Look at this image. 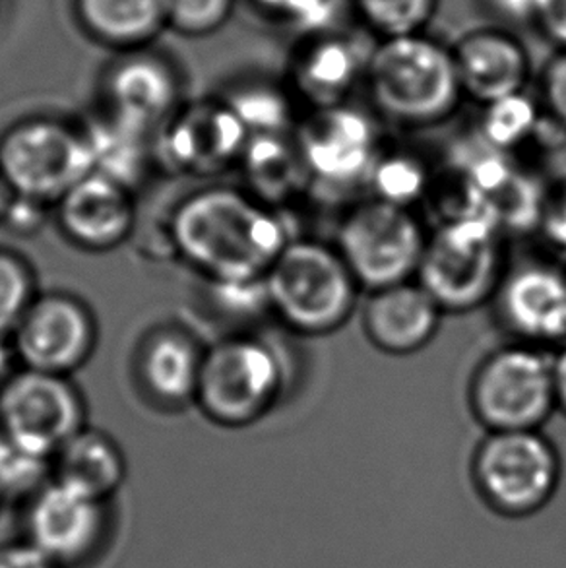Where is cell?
Returning <instances> with one entry per match:
<instances>
[{
	"instance_id": "cell-1",
	"label": "cell",
	"mask_w": 566,
	"mask_h": 568,
	"mask_svg": "<svg viewBox=\"0 0 566 568\" xmlns=\"http://www.w3.org/2000/svg\"><path fill=\"white\" fill-rule=\"evenodd\" d=\"M169 239L212 285L261 282L291 241L280 210L235 186H208L181 200Z\"/></svg>"
},
{
	"instance_id": "cell-2",
	"label": "cell",
	"mask_w": 566,
	"mask_h": 568,
	"mask_svg": "<svg viewBox=\"0 0 566 568\" xmlns=\"http://www.w3.org/2000/svg\"><path fill=\"white\" fill-rule=\"evenodd\" d=\"M365 80L376 111L404 129L443 124L464 100L451 47L425 33L381 39Z\"/></svg>"
},
{
	"instance_id": "cell-3",
	"label": "cell",
	"mask_w": 566,
	"mask_h": 568,
	"mask_svg": "<svg viewBox=\"0 0 566 568\" xmlns=\"http://www.w3.org/2000/svg\"><path fill=\"white\" fill-rule=\"evenodd\" d=\"M269 308L301 336H329L352 318L361 287L336 246L291 239L264 276Z\"/></svg>"
},
{
	"instance_id": "cell-4",
	"label": "cell",
	"mask_w": 566,
	"mask_h": 568,
	"mask_svg": "<svg viewBox=\"0 0 566 568\" xmlns=\"http://www.w3.org/2000/svg\"><path fill=\"white\" fill-rule=\"evenodd\" d=\"M505 274L503 231L485 215L458 214L427 235L415 282L444 315H466L497 295Z\"/></svg>"
},
{
	"instance_id": "cell-5",
	"label": "cell",
	"mask_w": 566,
	"mask_h": 568,
	"mask_svg": "<svg viewBox=\"0 0 566 568\" xmlns=\"http://www.w3.org/2000/svg\"><path fill=\"white\" fill-rule=\"evenodd\" d=\"M469 481L493 515L528 520L557 497L563 458L542 430L487 433L472 454Z\"/></svg>"
},
{
	"instance_id": "cell-6",
	"label": "cell",
	"mask_w": 566,
	"mask_h": 568,
	"mask_svg": "<svg viewBox=\"0 0 566 568\" xmlns=\"http://www.w3.org/2000/svg\"><path fill=\"white\" fill-rule=\"evenodd\" d=\"M285 365L276 347L254 334H237L204 349L194 406L208 422L243 429L276 407Z\"/></svg>"
},
{
	"instance_id": "cell-7",
	"label": "cell",
	"mask_w": 566,
	"mask_h": 568,
	"mask_svg": "<svg viewBox=\"0 0 566 568\" xmlns=\"http://www.w3.org/2000/svg\"><path fill=\"white\" fill-rule=\"evenodd\" d=\"M467 404L487 433L542 430L557 412L552 355L520 342L491 352L469 378Z\"/></svg>"
},
{
	"instance_id": "cell-8",
	"label": "cell",
	"mask_w": 566,
	"mask_h": 568,
	"mask_svg": "<svg viewBox=\"0 0 566 568\" xmlns=\"http://www.w3.org/2000/svg\"><path fill=\"white\" fill-rule=\"evenodd\" d=\"M93 173L84 131L57 119H28L0 136V178L18 199L54 204Z\"/></svg>"
},
{
	"instance_id": "cell-9",
	"label": "cell",
	"mask_w": 566,
	"mask_h": 568,
	"mask_svg": "<svg viewBox=\"0 0 566 568\" xmlns=\"http://www.w3.org/2000/svg\"><path fill=\"white\" fill-rule=\"evenodd\" d=\"M427 233L414 210L371 196L350 207L337 225L336 248L361 292L412 282Z\"/></svg>"
},
{
	"instance_id": "cell-10",
	"label": "cell",
	"mask_w": 566,
	"mask_h": 568,
	"mask_svg": "<svg viewBox=\"0 0 566 568\" xmlns=\"http://www.w3.org/2000/svg\"><path fill=\"white\" fill-rule=\"evenodd\" d=\"M22 536L61 568H92L115 546V500H101L49 481L22 507Z\"/></svg>"
},
{
	"instance_id": "cell-11",
	"label": "cell",
	"mask_w": 566,
	"mask_h": 568,
	"mask_svg": "<svg viewBox=\"0 0 566 568\" xmlns=\"http://www.w3.org/2000/svg\"><path fill=\"white\" fill-rule=\"evenodd\" d=\"M88 427L85 404L70 377L12 373L0 384V435L43 460Z\"/></svg>"
},
{
	"instance_id": "cell-12",
	"label": "cell",
	"mask_w": 566,
	"mask_h": 568,
	"mask_svg": "<svg viewBox=\"0 0 566 568\" xmlns=\"http://www.w3.org/2000/svg\"><path fill=\"white\" fill-rule=\"evenodd\" d=\"M8 342L22 369L70 377L95 352L98 323L88 305L74 295L41 293L31 301Z\"/></svg>"
},
{
	"instance_id": "cell-13",
	"label": "cell",
	"mask_w": 566,
	"mask_h": 568,
	"mask_svg": "<svg viewBox=\"0 0 566 568\" xmlns=\"http://www.w3.org/2000/svg\"><path fill=\"white\" fill-rule=\"evenodd\" d=\"M299 150L311 186L332 192L367 185L381 154L375 124L367 113L350 105L316 109L297 132Z\"/></svg>"
},
{
	"instance_id": "cell-14",
	"label": "cell",
	"mask_w": 566,
	"mask_h": 568,
	"mask_svg": "<svg viewBox=\"0 0 566 568\" xmlns=\"http://www.w3.org/2000/svg\"><path fill=\"white\" fill-rule=\"evenodd\" d=\"M237 115L223 100L194 103L176 111L153 139L155 160L186 178H214L237 168L246 142Z\"/></svg>"
},
{
	"instance_id": "cell-15",
	"label": "cell",
	"mask_w": 566,
	"mask_h": 568,
	"mask_svg": "<svg viewBox=\"0 0 566 568\" xmlns=\"http://www.w3.org/2000/svg\"><path fill=\"white\" fill-rule=\"evenodd\" d=\"M181 109L175 70L144 49L124 54L103 80V115L132 131L155 136Z\"/></svg>"
},
{
	"instance_id": "cell-16",
	"label": "cell",
	"mask_w": 566,
	"mask_h": 568,
	"mask_svg": "<svg viewBox=\"0 0 566 568\" xmlns=\"http://www.w3.org/2000/svg\"><path fill=\"white\" fill-rule=\"evenodd\" d=\"M501 323L526 346L545 349L566 344V274L545 262L506 270L498 285Z\"/></svg>"
},
{
	"instance_id": "cell-17",
	"label": "cell",
	"mask_w": 566,
	"mask_h": 568,
	"mask_svg": "<svg viewBox=\"0 0 566 568\" xmlns=\"http://www.w3.org/2000/svg\"><path fill=\"white\" fill-rule=\"evenodd\" d=\"M54 212L62 235L92 253L123 245L137 223L134 191L100 173H90L72 186L54 204Z\"/></svg>"
},
{
	"instance_id": "cell-18",
	"label": "cell",
	"mask_w": 566,
	"mask_h": 568,
	"mask_svg": "<svg viewBox=\"0 0 566 568\" xmlns=\"http://www.w3.org/2000/svg\"><path fill=\"white\" fill-rule=\"evenodd\" d=\"M443 311L415 280L368 292L361 308V328L381 354H420L435 339Z\"/></svg>"
},
{
	"instance_id": "cell-19",
	"label": "cell",
	"mask_w": 566,
	"mask_h": 568,
	"mask_svg": "<svg viewBox=\"0 0 566 568\" xmlns=\"http://www.w3.org/2000/svg\"><path fill=\"white\" fill-rule=\"evenodd\" d=\"M451 49L462 95L479 105L524 92L528 84V53L506 31H469Z\"/></svg>"
},
{
	"instance_id": "cell-20",
	"label": "cell",
	"mask_w": 566,
	"mask_h": 568,
	"mask_svg": "<svg viewBox=\"0 0 566 568\" xmlns=\"http://www.w3.org/2000/svg\"><path fill=\"white\" fill-rule=\"evenodd\" d=\"M368 53L350 38L313 36L291 67V88L316 109L344 105L361 78H365Z\"/></svg>"
},
{
	"instance_id": "cell-21",
	"label": "cell",
	"mask_w": 566,
	"mask_h": 568,
	"mask_svg": "<svg viewBox=\"0 0 566 568\" xmlns=\"http://www.w3.org/2000/svg\"><path fill=\"white\" fill-rule=\"evenodd\" d=\"M123 448L108 433L84 427L51 460V479L101 500H117L127 484Z\"/></svg>"
},
{
	"instance_id": "cell-22",
	"label": "cell",
	"mask_w": 566,
	"mask_h": 568,
	"mask_svg": "<svg viewBox=\"0 0 566 568\" xmlns=\"http://www.w3.org/2000/svg\"><path fill=\"white\" fill-rule=\"evenodd\" d=\"M204 352L181 331H160L140 352L139 373L145 392L168 407L194 404Z\"/></svg>"
},
{
	"instance_id": "cell-23",
	"label": "cell",
	"mask_w": 566,
	"mask_h": 568,
	"mask_svg": "<svg viewBox=\"0 0 566 568\" xmlns=\"http://www.w3.org/2000/svg\"><path fill=\"white\" fill-rule=\"evenodd\" d=\"M237 168L245 175V191L276 210L311 186L295 134L251 136Z\"/></svg>"
},
{
	"instance_id": "cell-24",
	"label": "cell",
	"mask_w": 566,
	"mask_h": 568,
	"mask_svg": "<svg viewBox=\"0 0 566 568\" xmlns=\"http://www.w3.org/2000/svg\"><path fill=\"white\" fill-rule=\"evenodd\" d=\"M78 22L103 45L140 51L168 28L165 0H74Z\"/></svg>"
},
{
	"instance_id": "cell-25",
	"label": "cell",
	"mask_w": 566,
	"mask_h": 568,
	"mask_svg": "<svg viewBox=\"0 0 566 568\" xmlns=\"http://www.w3.org/2000/svg\"><path fill=\"white\" fill-rule=\"evenodd\" d=\"M92 154L93 173L113 179L129 189H137L155 162L152 136L101 115L82 129Z\"/></svg>"
},
{
	"instance_id": "cell-26",
	"label": "cell",
	"mask_w": 566,
	"mask_h": 568,
	"mask_svg": "<svg viewBox=\"0 0 566 568\" xmlns=\"http://www.w3.org/2000/svg\"><path fill=\"white\" fill-rule=\"evenodd\" d=\"M482 132L479 139L498 152L511 154L526 144L544 124V113L537 100L520 92L483 105Z\"/></svg>"
},
{
	"instance_id": "cell-27",
	"label": "cell",
	"mask_w": 566,
	"mask_h": 568,
	"mask_svg": "<svg viewBox=\"0 0 566 568\" xmlns=\"http://www.w3.org/2000/svg\"><path fill=\"white\" fill-rule=\"evenodd\" d=\"M367 186L373 199L412 210L431 191V173L414 154L381 152L368 173Z\"/></svg>"
},
{
	"instance_id": "cell-28",
	"label": "cell",
	"mask_w": 566,
	"mask_h": 568,
	"mask_svg": "<svg viewBox=\"0 0 566 568\" xmlns=\"http://www.w3.org/2000/svg\"><path fill=\"white\" fill-rule=\"evenodd\" d=\"M225 103L237 115L251 136L291 134L293 105L291 95L276 85H241L225 98Z\"/></svg>"
},
{
	"instance_id": "cell-29",
	"label": "cell",
	"mask_w": 566,
	"mask_h": 568,
	"mask_svg": "<svg viewBox=\"0 0 566 568\" xmlns=\"http://www.w3.org/2000/svg\"><path fill=\"white\" fill-rule=\"evenodd\" d=\"M368 30L381 39L423 33L438 0H353Z\"/></svg>"
},
{
	"instance_id": "cell-30",
	"label": "cell",
	"mask_w": 566,
	"mask_h": 568,
	"mask_svg": "<svg viewBox=\"0 0 566 568\" xmlns=\"http://www.w3.org/2000/svg\"><path fill=\"white\" fill-rule=\"evenodd\" d=\"M51 481V462L26 453L0 435V507H22L43 485Z\"/></svg>"
},
{
	"instance_id": "cell-31",
	"label": "cell",
	"mask_w": 566,
	"mask_h": 568,
	"mask_svg": "<svg viewBox=\"0 0 566 568\" xmlns=\"http://www.w3.org/2000/svg\"><path fill=\"white\" fill-rule=\"evenodd\" d=\"M36 297L38 290L30 264L0 248V339L10 338Z\"/></svg>"
},
{
	"instance_id": "cell-32",
	"label": "cell",
	"mask_w": 566,
	"mask_h": 568,
	"mask_svg": "<svg viewBox=\"0 0 566 568\" xmlns=\"http://www.w3.org/2000/svg\"><path fill=\"white\" fill-rule=\"evenodd\" d=\"M235 0H165L168 28L191 38L220 30L230 20Z\"/></svg>"
},
{
	"instance_id": "cell-33",
	"label": "cell",
	"mask_w": 566,
	"mask_h": 568,
	"mask_svg": "<svg viewBox=\"0 0 566 568\" xmlns=\"http://www.w3.org/2000/svg\"><path fill=\"white\" fill-rule=\"evenodd\" d=\"M254 7L319 36L332 14V0H251Z\"/></svg>"
},
{
	"instance_id": "cell-34",
	"label": "cell",
	"mask_w": 566,
	"mask_h": 568,
	"mask_svg": "<svg viewBox=\"0 0 566 568\" xmlns=\"http://www.w3.org/2000/svg\"><path fill=\"white\" fill-rule=\"evenodd\" d=\"M539 108L547 123L566 132V51L545 64L539 80Z\"/></svg>"
},
{
	"instance_id": "cell-35",
	"label": "cell",
	"mask_w": 566,
	"mask_h": 568,
	"mask_svg": "<svg viewBox=\"0 0 566 568\" xmlns=\"http://www.w3.org/2000/svg\"><path fill=\"white\" fill-rule=\"evenodd\" d=\"M539 231L555 251L566 254V178L545 192Z\"/></svg>"
},
{
	"instance_id": "cell-36",
	"label": "cell",
	"mask_w": 566,
	"mask_h": 568,
	"mask_svg": "<svg viewBox=\"0 0 566 568\" xmlns=\"http://www.w3.org/2000/svg\"><path fill=\"white\" fill-rule=\"evenodd\" d=\"M0 568H61L51 561L36 544L23 538L0 541Z\"/></svg>"
},
{
	"instance_id": "cell-37",
	"label": "cell",
	"mask_w": 566,
	"mask_h": 568,
	"mask_svg": "<svg viewBox=\"0 0 566 568\" xmlns=\"http://www.w3.org/2000/svg\"><path fill=\"white\" fill-rule=\"evenodd\" d=\"M536 23L559 51H566V0H542Z\"/></svg>"
},
{
	"instance_id": "cell-38",
	"label": "cell",
	"mask_w": 566,
	"mask_h": 568,
	"mask_svg": "<svg viewBox=\"0 0 566 568\" xmlns=\"http://www.w3.org/2000/svg\"><path fill=\"white\" fill-rule=\"evenodd\" d=\"M491 10L508 22H536L542 0H487Z\"/></svg>"
},
{
	"instance_id": "cell-39",
	"label": "cell",
	"mask_w": 566,
	"mask_h": 568,
	"mask_svg": "<svg viewBox=\"0 0 566 568\" xmlns=\"http://www.w3.org/2000/svg\"><path fill=\"white\" fill-rule=\"evenodd\" d=\"M553 383H555L557 412L566 415V344L553 355Z\"/></svg>"
},
{
	"instance_id": "cell-40",
	"label": "cell",
	"mask_w": 566,
	"mask_h": 568,
	"mask_svg": "<svg viewBox=\"0 0 566 568\" xmlns=\"http://www.w3.org/2000/svg\"><path fill=\"white\" fill-rule=\"evenodd\" d=\"M12 200H14V194H12L7 183L0 178V223H4V220H7L8 210L12 206Z\"/></svg>"
},
{
	"instance_id": "cell-41",
	"label": "cell",
	"mask_w": 566,
	"mask_h": 568,
	"mask_svg": "<svg viewBox=\"0 0 566 568\" xmlns=\"http://www.w3.org/2000/svg\"><path fill=\"white\" fill-rule=\"evenodd\" d=\"M14 357L8 339H0V384L4 383V378L8 377V359Z\"/></svg>"
}]
</instances>
